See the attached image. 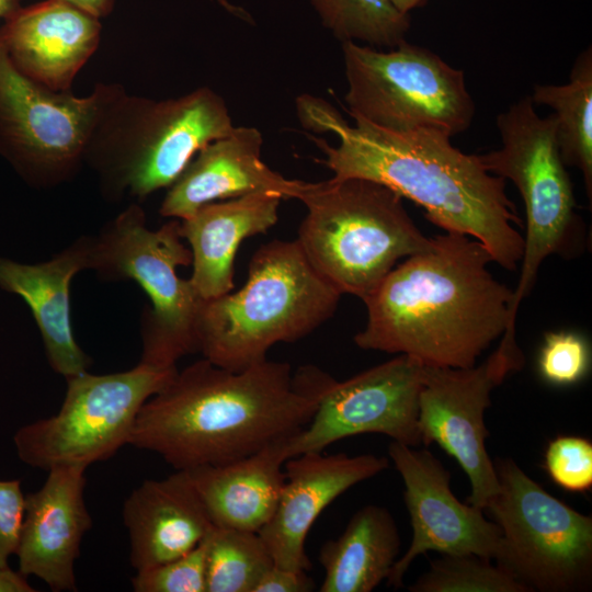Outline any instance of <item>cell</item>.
Returning <instances> with one entry per match:
<instances>
[{
	"mask_svg": "<svg viewBox=\"0 0 592 592\" xmlns=\"http://www.w3.org/2000/svg\"><path fill=\"white\" fill-rule=\"evenodd\" d=\"M273 565L255 532L215 526L206 537V592H254Z\"/></svg>",
	"mask_w": 592,
	"mask_h": 592,
	"instance_id": "26",
	"label": "cell"
},
{
	"mask_svg": "<svg viewBox=\"0 0 592 592\" xmlns=\"http://www.w3.org/2000/svg\"><path fill=\"white\" fill-rule=\"evenodd\" d=\"M390 3L403 14H409L411 10L421 7L426 0H389Z\"/></svg>",
	"mask_w": 592,
	"mask_h": 592,
	"instance_id": "37",
	"label": "cell"
},
{
	"mask_svg": "<svg viewBox=\"0 0 592 592\" xmlns=\"http://www.w3.org/2000/svg\"><path fill=\"white\" fill-rule=\"evenodd\" d=\"M297 242L314 269L342 295L362 300L397 262L429 248L391 189L362 178L311 182Z\"/></svg>",
	"mask_w": 592,
	"mask_h": 592,
	"instance_id": "6",
	"label": "cell"
},
{
	"mask_svg": "<svg viewBox=\"0 0 592 592\" xmlns=\"http://www.w3.org/2000/svg\"><path fill=\"white\" fill-rule=\"evenodd\" d=\"M22 0H0V20H5L21 8Z\"/></svg>",
	"mask_w": 592,
	"mask_h": 592,
	"instance_id": "38",
	"label": "cell"
},
{
	"mask_svg": "<svg viewBox=\"0 0 592 592\" xmlns=\"http://www.w3.org/2000/svg\"><path fill=\"white\" fill-rule=\"evenodd\" d=\"M178 368L144 363L119 373L88 371L66 378L59 411L20 428L13 442L26 465L48 470L56 466L89 465L111 458L129 443L143 405L161 390Z\"/></svg>",
	"mask_w": 592,
	"mask_h": 592,
	"instance_id": "11",
	"label": "cell"
},
{
	"mask_svg": "<svg viewBox=\"0 0 592 592\" xmlns=\"http://www.w3.org/2000/svg\"><path fill=\"white\" fill-rule=\"evenodd\" d=\"M94 252L95 237L82 236L49 261L38 264L0 257V288L27 304L49 365L65 378L87 372L91 363L72 334L69 289L78 272L93 270Z\"/></svg>",
	"mask_w": 592,
	"mask_h": 592,
	"instance_id": "20",
	"label": "cell"
},
{
	"mask_svg": "<svg viewBox=\"0 0 592 592\" xmlns=\"http://www.w3.org/2000/svg\"><path fill=\"white\" fill-rule=\"evenodd\" d=\"M341 296L314 269L297 240L270 241L252 255L240 289L202 300L197 352L223 368L246 369L265 361L274 344L315 331L332 317Z\"/></svg>",
	"mask_w": 592,
	"mask_h": 592,
	"instance_id": "5",
	"label": "cell"
},
{
	"mask_svg": "<svg viewBox=\"0 0 592 592\" xmlns=\"http://www.w3.org/2000/svg\"><path fill=\"white\" fill-rule=\"evenodd\" d=\"M514 372L496 351L468 368L423 366L418 431L423 445L439 444L468 476V503L485 510L498 492L494 465L486 449L485 412L492 390Z\"/></svg>",
	"mask_w": 592,
	"mask_h": 592,
	"instance_id": "14",
	"label": "cell"
},
{
	"mask_svg": "<svg viewBox=\"0 0 592 592\" xmlns=\"http://www.w3.org/2000/svg\"><path fill=\"white\" fill-rule=\"evenodd\" d=\"M423 365L399 354L351 378H334L323 391L308 424L284 444L286 460L322 452L330 444L364 433H379L410 446L418 431Z\"/></svg>",
	"mask_w": 592,
	"mask_h": 592,
	"instance_id": "13",
	"label": "cell"
},
{
	"mask_svg": "<svg viewBox=\"0 0 592 592\" xmlns=\"http://www.w3.org/2000/svg\"><path fill=\"white\" fill-rule=\"evenodd\" d=\"M342 54L351 116L390 132L449 137L470 126L476 109L464 71L432 50L407 41L388 50L348 41Z\"/></svg>",
	"mask_w": 592,
	"mask_h": 592,
	"instance_id": "9",
	"label": "cell"
},
{
	"mask_svg": "<svg viewBox=\"0 0 592 592\" xmlns=\"http://www.w3.org/2000/svg\"><path fill=\"white\" fill-rule=\"evenodd\" d=\"M386 457L373 454L310 452L284 463L285 483L270 521L258 532L274 565L308 571L305 543L320 513L348 489L386 468Z\"/></svg>",
	"mask_w": 592,
	"mask_h": 592,
	"instance_id": "16",
	"label": "cell"
},
{
	"mask_svg": "<svg viewBox=\"0 0 592 592\" xmlns=\"http://www.w3.org/2000/svg\"><path fill=\"white\" fill-rule=\"evenodd\" d=\"M285 442L186 470L214 526L258 533L270 521L285 483Z\"/></svg>",
	"mask_w": 592,
	"mask_h": 592,
	"instance_id": "23",
	"label": "cell"
},
{
	"mask_svg": "<svg viewBox=\"0 0 592 592\" xmlns=\"http://www.w3.org/2000/svg\"><path fill=\"white\" fill-rule=\"evenodd\" d=\"M263 137L255 127L239 126L203 147L168 187L163 217L183 219L201 206L255 192L297 198L311 182L286 179L261 159Z\"/></svg>",
	"mask_w": 592,
	"mask_h": 592,
	"instance_id": "19",
	"label": "cell"
},
{
	"mask_svg": "<svg viewBox=\"0 0 592 592\" xmlns=\"http://www.w3.org/2000/svg\"><path fill=\"white\" fill-rule=\"evenodd\" d=\"M206 537L182 556L136 571L132 578L134 591L206 592Z\"/></svg>",
	"mask_w": 592,
	"mask_h": 592,
	"instance_id": "29",
	"label": "cell"
},
{
	"mask_svg": "<svg viewBox=\"0 0 592 592\" xmlns=\"http://www.w3.org/2000/svg\"><path fill=\"white\" fill-rule=\"evenodd\" d=\"M490 560L475 554H442L408 589L411 592H530Z\"/></svg>",
	"mask_w": 592,
	"mask_h": 592,
	"instance_id": "28",
	"label": "cell"
},
{
	"mask_svg": "<svg viewBox=\"0 0 592 592\" xmlns=\"http://www.w3.org/2000/svg\"><path fill=\"white\" fill-rule=\"evenodd\" d=\"M87 467L48 469L43 486L25 496V511L15 555L19 571L35 576L53 591H77L75 565L92 517L84 500Z\"/></svg>",
	"mask_w": 592,
	"mask_h": 592,
	"instance_id": "17",
	"label": "cell"
},
{
	"mask_svg": "<svg viewBox=\"0 0 592 592\" xmlns=\"http://www.w3.org/2000/svg\"><path fill=\"white\" fill-rule=\"evenodd\" d=\"M315 588L307 571L273 565L260 579L254 592H309Z\"/></svg>",
	"mask_w": 592,
	"mask_h": 592,
	"instance_id": "33",
	"label": "cell"
},
{
	"mask_svg": "<svg viewBox=\"0 0 592 592\" xmlns=\"http://www.w3.org/2000/svg\"><path fill=\"white\" fill-rule=\"evenodd\" d=\"M400 535L383 506H363L343 533L326 542L319 553L325 569L321 592H371L387 580L398 559Z\"/></svg>",
	"mask_w": 592,
	"mask_h": 592,
	"instance_id": "24",
	"label": "cell"
},
{
	"mask_svg": "<svg viewBox=\"0 0 592 592\" xmlns=\"http://www.w3.org/2000/svg\"><path fill=\"white\" fill-rule=\"evenodd\" d=\"M533 103L555 111L556 139L565 166L578 168L592 200V49L576 58L565 84H534Z\"/></svg>",
	"mask_w": 592,
	"mask_h": 592,
	"instance_id": "25",
	"label": "cell"
},
{
	"mask_svg": "<svg viewBox=\"0 0 592 592\" xmlns=\"http://www.w3.org/2000/svg\"><path fill=\"white\" fill-rule=\"evenodd\" d=\"M217 2L220 7H223L226 11L231 13L232 15L251 23L252 16L242 8L235 5L230 3L228 0H213Z\"/></svg>",
	"mask_w": 592,
	"mask_h": 592,
	"instance_id": "36",
	"label": "cell"
},
{
	"mask_svg": "<svg viewBox=\"0 0 592 592\" xmlns=\"http://www.w3.org/2000/svg\"><path fill=\"white\" fill-rule=\"evenodd\" d=\"M123 520L136 571L184 555L215 527L186 470L143 481L125 500Z\"/></svg>",
	"mask_w": 592,
	"mask_h": 592,
	"instance_id": "21",
	"label": "cell"
},
{
	"mask_svg": "<svg viewBox=\"0 0 592 592\" xmlns=\"http://www.w3.org/2000/svg\"><path fill=\"white\" fill-rule=\"evenodd\" d=\"M545 469L560 488L584 492L592 487V444L581 436L561 435L545 452Z\"/></svg>",
	"mask_w": 592,
	"mask_h": 592,
	"instance_id": "31",
	"label": "cell"
},
{
	"mask_svg": "<svg viewBox=\"0 0 592 592\" xmlns=\"http://www.w3.org/2000/svg\"><path fill=\"white\" fill-rule=\"evenodd\" d=\"M309 132L331 133L337 146L309 135L325 153L334 179L362 178L383 184L422 207L447 232L479 241L493 262L515 271L523 253L522 219L505 193V180L490 173L479 155L465 153L446 134L419 128L390 132L358 116L351 125L329 102L310 94L296 99Z\"/></svg>",
	"mask_w": 592,
	"mask_h": 592,
	"instance_id": "1",
	"label": "cell"
},
{
	"mask_svg": "<svg viewBox=\"0 0 592 592\" xmlns=\"http://www.w3.org/2000/svg\"><path fill=\"white\" fill-rule=\"evenodd\" d=\"M25 511V496L18 479H0V566L15 555Z\"/></svg>",
	"mask_w": 592,
	"mask_h": 592,
	"instance_id": "32",
	"label": "cell"
},
{
	"mask_svg": "<svg viewBox=\"0 0 592 592\" xmlns=\"http://www.w3.org/2000/svg\"><path fill=\"white\" fill-rule=\"evenodd\" d=\"M36 591L27 582L26 576L20 571H13L9 566H0V592H34Z\"/></svg>",
	"mask_w": 592,
	"mask_h": 592,
	"instance_id": "34",
	"label": "cell"
},
{
	"mask_svg": "<svg viewBox=\"0 0 592 592\" xmlns=\"http://www.w3.org/2000/svg\"><path fill=\"white\" fill-rule=\"evenodd\" d=\"M321 24L339 41L392 48L406 41L409 14L389 0H309Z\"/></svg>",
	"mask_w": 592,
	"mask_h": 592,
	"instance_id": "27",
	"label": "cell"
},
{
	"mask_svg": "<svg viewBox=\"0 0 592 592\" xmlns=\"http://www.w3.org/2000/svg\"><path fill=\"white\" fill-rule=\"evenodd\" d=\"M282 200L275 193L255 192L205 204L180 219L181 237L189 242L192 253L190 281L202 299L232 291L240 243L276 224Z\"/></svg>",
	"mask_w": 592,
	"mask_h": 592,
	"instance_id": "22",
	"label": "cell"
},
{
	"mask_svg": "<svg viewBox=\"0 0 592 592\" xmlns=\"http://www.w3.org/2000/svg\"><path fill=\"white\" fill-rule=\"evenodd\" d=\"M101 20L62 0L19 8L3 20L0 42L14 67L33 81L69 92L101 41Z\"/></svg>",
	"mask_w": 592,
	"mask_h": 592,
	"instance_id": "18",
	"label": "cell"
},
{
	"mask_svg": "<svg viewBox=\"0 0 592 592\" xmlns=\"http://www.w3.org/2000/svg\"><path fill=\"white\" fill-rule=\"evenodd\" d=\"M388 454L400 474L403 499L410 516L412 539L397 559L388 585L402 587L413 560L428 551L475 554L494 559L500 543L499 526L481 509L462 503L452 492L451 474L428 449L392 441Z\"/></svg>",
	"mask_w": 592,
	"mask_h": 592,
	"instance_id": "15",
	"label": "cell"
},
{
	"mask_svg": "<svg viewBox=\"0 0 592 592\" xmlns=\"http://www.w3.org/2000/svg\"><path fill=\"white\" fill-rule=\"evenodd\" d=\"M499 490L485 510L500 528L497 565L530 592L587 591L592 517L549 494L513 459L493 463Z\"/></svg>",
	"mask_w": 592,
	"mask_h": 592,
	"instance_id": "10",
	"label": "cell"
},
{
	"mask_svg": "<svg viewBox=\"0 0 592 592\" xmlns=\"http://www.w3.org/2000/svg\"><path fill=\"white\" fill-rule=\"evenodd\" d=\"M332 379L315 366L293 374L266 358L235 372L203 357L143 405L128 444L175 470L243 458L303 430Z\"/></svg>",
	"mask_w": 592,
	"mask_h": 592,
	"instance_id": "3",
	"label": "cell"
},
{
	"mask_svg": "<svg viewBox=\"0 0 592 592\" xmlns=\"http://www.w3.org/2000/svg\"><path fill=\"white\" fill-rule=\"evenodd\" d=\"M66 1L76 8L82 10L83 12L95 16L98 19H103L111 14L115 0H62Z\"/></svg>",
	"mask_w": 592,
	"mask_h": 592,
	"instance_id": "35",
	"label": "cell"
},
{
	"mask_svg": "<svg viewBox=\"0 0 592 592\" xmlns=\"http://www.w3.org/2000/svg\"><path fill=\"white\" fill-rule=\"evenodd\" d=\"M180 220L157 230L147 227L144 209L132 203L95 237L93 270L101 278L133 280L147 294L151 308L144 315L140 363L177 367L184 355L197 352L196 319L202 298L178 266L192 264L182 242Z\"/></svg>",
	"mask_w": 592,
	"mask_h": 592,
	"instance_id": "8",
	"label": "cell"
},
{
	"mask_svg": "<svg viewBox=\"0 0 592 592\" xmlns=\"http://www.w3.org/2000/svg\"><path fill=\"white\" fill-rule=\"evenodd\" d=\"M476 239L447 232L396 265L363 303L367 319L354 337L363 350L403 354L423 366L468 368L501 338L496 352L524 364L511 328L512 289L489 271Z\"/></svg>",
	"mask_w": 592,
	"mask_h": 592,
	"instance_id": "2",
	"label": "cell"
},
{
	"mask_svg": "<svg viewBox=\"0 0 592 592\" xmlns=\"http://www.w3.org/2000/svg\"><path fill=\"white\" fill-rule=\"evenodd\" d=\"M234 127L225 100L208 87L155 100L114 83L89 136L83 163L96 173L109 201L144 200L169 187L203 147Z\"/></svg>",
	"mask_w": 592,
	"mask_h": 592,
	"instance_id": "4",
	"label": "cell"
},
{
	"mask_svg": "<svg viewBox=\"0 0 592 592\" xmlns=\"http://www.w3.org/2000/svg\"><path fill=\"white\" fill-rule=\"evenodd\" d=\"M556 126L554 114L539 116L526 95L497 116L502 146L479 155L490 173L514 183L525 208L521 273L510 308L513 330L520 304L533 287L544 260L553 254L570 257L579 252L582 240V221L559 152Z\"/></svg>",
	"mask_w": 592,
	"mask_h": 592,
	"instance_id": "7",
	"label": "cell"
},
{
	"mask_svg": "<svg viewBox=\"0 0 592 592\" xmlns=\"http://www.w3.org/2000/svg\"><path fill=\"white\" fill-rule=\"evenodd\" d=\"M113 88L100 82L86 96L53 91L20 72L0 42V156L33 186L69 180Z\"/></svg>",
	"mask_w": 592,
	"mask_h": 592,
	"instance_id": "12",
	"label": "cell"
},
{
	"mask_svg": "<svg viewBox=\"0 0 592 592\" xmlns=\"http://www.w3.org/2000/svg\"><path fill=\"white\" fill-rule=\"evenodd\" d=\"M591 352L587 340L572 331L547 332L538 355V371L559 386L580 382L589 372Z\"/></svg>",
	"mask_w": 592,
	"mask_h": 592,
	"instance_id": "30",
	"label": "cell"
}]
</instances>
